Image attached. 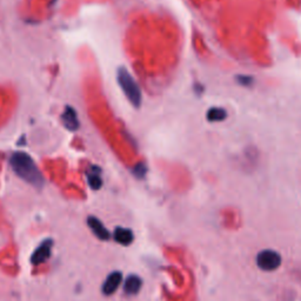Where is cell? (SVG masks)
<instances>
[{"instance_id":"obj_1","label":"cell","mask_w":301,"mask_h":301,"mask_svg":"<svg viewBox=\"0 0 301 301\" xmlns=\"http://www.w3.org/2000/svg\"><path fill=\"white\" fill-rule=\"evenodd\" d=\"M10 165L19 178L33 187L41 188L45 185L44 175L30 154L25 152H14L10 158Z\"/></svg>"},{"instance_id":"obj_2","label":"cell","mask_w":301,"mask_h":301,"mask_svg":"<svg viewBox=\"0 0 301 301\" xmlns=\"http://www.w3.org/2000/svg\"><path fill=\"white\" fill-rule=\"evenodd\" d=\"M117 81L119 84L125 97L131 102L133 107L139 108L143 102V93L139 84L133 78V75L127 71V68L119 67L117 71Z\"/></svg>"},{"instance_id":"obj_3","label":"cell","mask_w":301,"mask_h":301,"mask_svg":"<svg viewBox=\"0 0 301 301\" xmlns=\"http://www.w3.org/2000/svg\"><path fill=\"white\" fill-rule=\"evenodd\" d=\"M257 266L265 272H273L281 266L283 258L279 252L274 250H264L259 252L255 259Z\"/></svg>"},{"instance_id":"obj_4","label":"cell","mask_w":301,"mask_h":301,"mask_svg":"<svg viewBox=\"0 0 301 301\" xmlns=\"http://www.w3.org/2000/svg\"><path fill=\"white\" fill-rule=\"evenodd\" d=\"M52 247H53V240L46 239L40 243L39 246L34 250V252L31 255V264L34 266L44 264L45 261H47L52 253Z\"/></svg>"},{"instance_id":"obj_5","label":"cell","mask_w":301,"mask_h":301,"mask_svg":"<svg viewBox=\"0 0 301 301\" xmlns=\"http://www.w3.org/2000/svg\"><path fill=\"white\" fill-rule=\"evenodd\" d=\"M123 283V273L120 270H114L110 273L108 277L106 278L104 284H102L101 292L104 295H112L117 292L119 286Z\"/></svg>"},{"instance_id":"obj_6","label":"cell","mask_w":301,"mask_h":301,"mask_svg":"<svg viewBox=\"0 0 301 301\" xmlns=\"http://www.w3.org/2000/svg\"><path fill=\"white\" fill-rule=\"evenodd\" d=\"M87 226H89L90 230L93 232L95 237L102 240V241H106V240L111 238V233H110L107 228L104 226L101 220H99L97 216L90 215L89 218H87Z\"/></svg>"},{"instance_id":"obj_7","label":"cell","mask_w":301,"mask_h":301,"mask_svg":"<svg viewBox=\"0 0 301 301\" xmlns=\"http://www.w3.org/2000/svg\"><path fill=\"white\" fill-rule=\"evenodd\" d=\"M62 121L65 128L72 132L77 131L80 126L78 114L75 112V110L73 107H71V106H66V107H65L62 114Z\"/></svg>"},{"instance_id":"obj_8","label":"cell","mask_w":301,"mask_h":301,"mask_svg":"<svg viewBox=\"0 0 301 301\" xmlns=\"http://www.w3.org/2000/svg\"><path fill=\"white\" fill-rule=\"evenodd\" d=\"M143 287V280L139 276L131 274L126 278L124 283V292L127 295H136Z\"/></svg>"},{"instance_id":"obj_9","label":"cell","mask_w":301,"mask_h":301,"mask_svg":"<svg viewBox=\"0 0 301 301\" xmlns=\"http://www.w3.org/2000/svg\"><path fill=\"white\" fill-rule=\"evenodd\" d=\"M113 238L117 242H119L123 246H128L134 241V234H133L132 230L125 227H117L114 230Z\"/></svg>"},{"instance_id":"obj_10","label":"cell","mask_w":301,"mask_h":301,"mask_svg":"<svg viewBox=\"0 0 301 301\" xmlns=\"http://www.w3.org/2000/svg\"><path fill=\"white\" fill-rule=\"evenodd\" d=\"M101 170L98 166H92V169L87 173V182H89L90 187L98 190L102 186V179H101Z\"/></svg>"},{"instance_id":"obj_11","label":"cell","mask_w":301,"mask_h":301,"mask_svg":"<svg viewBox=\"0 0 301 301\" xmlns=\"http://www.w3.org/2000/svg\"><path fill=\"white\" fill-rule=\"evenodd\" d=\"M228 117V112L224 107H211L206 113V118L209 123H222Z\"/></svg>"},{"instance_id":"obj_12","label":"cell","mask_w":301,"mask_h":301,"mask_svg":"<svg viewBox=\"0 0 301 301\" xmlns=\"http://www.w3.org/2000/svg\"><path fill=\"white\" fill-rule=\"evenodd\" d=\"M132 173L134 174V177H135V178H138V179H144V178H145V175H146V173H147V166L145 165L144 162L136 163V165H135L134 167H133Z\"/></svg>"},{"instance_id":"obj_13","label":"cell","mask_w":301,"mask_h":301,"mask_svg":"<svg viewBox=\"0 0 301 301\" xmlns=\"http://www.w3.org/2000/svg\"><path fill=\"white\" fill-rule=\"evenodd\" d=\"M237 79V83L239 85H241L243 87H251L254 84V78L252 75H247V74H239L235 77Z\"/></svg>"},{"instance_id":"obj_14","label":"cell","mask_w":301,"mask_h":301,"mask_svg":"<svg viewBox=\"0 0 301 301\" xmlns=\"http://www.w3.org/2000/svg\"><path fill=\"white\" fill-rule=\"evenodd\" d=\"M194 91H196V92L203 93V92H204V87H203V86H198V85H194Z\"/></svg>"}]
</instances>
